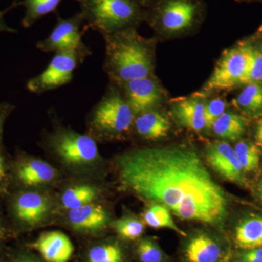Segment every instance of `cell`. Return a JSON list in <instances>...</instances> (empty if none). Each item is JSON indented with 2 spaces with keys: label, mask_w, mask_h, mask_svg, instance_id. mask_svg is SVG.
Returning <instances> with one entry per match:
<instances>
[{
  "label": "cell",
  "mask_w": 262,
  "mask_h": 262,
  "mask_svg": "<svg viewBox=\"0 0 262 262\" xmlns=\"http://www.w3.org/2000/svg\"><path fill=\"white\" fill-rule=\"evenodd\" d=\"M124 187L184 220L222 227L227 194L198 152L187 146L141 148L117 158Z\"/></svg>",
  "instance_id": "1"
},
{
  "label": "cell",
  "mask_w": 262,
  "mask_h": 262,
  "mask_svg": "<svg viewBox=\"0 0 262 262\" xmlns=\"http://www.w3.org/2000/svg\"><path fill=\"white\" fill-rule=\"evenodd\" d=\"M103 71L110 81L119 83L152 75L154 51L151 41L141 37L135 27L103 35Z\"/></svg>",
  "instance_id": "2"
},
{
  "label": "cell",
  "mask_w": 262,
  "mask_h": 262,
  "mask_svg": "<svg viewBox=\"0 0 262 262\" xmlns=\"http://www.w3.org/2000/svg\"><path fill=\"white\" fill-rule=\"evenodd\" d=\"M84 19L82 30L89 29L101 35L135 27L144 17L141 5L134 0H80Z\"/></svg>",
  "instance_id": "3"
},
{
  "label": "cell",
  "mask_w": 262,
  "mask_h": 262,
  "mask_svg": "<svg viewBox=\"0 0 262 262\" xmlns=\"http://www.w3.org/2000/svg\"><path fill=\"white\" fill-rule=\"evenodd\" d=\"M135 117L118 86L110 81L106 93L90 114L89 127L98 137H120L130 131Z\"/></svg>",
  "instance_id": "4"
},
{
  "label": "cell",
  "mask_w": 262,
  "mask_h": 262,
  "mask_svg": "<svg viewBox=\"0 0 262 262\" xmlns=\"http://www.w3.org/2000/svg\"><path fill=\"white\" fill-rule=\"evenodd\" d=\"M91 55L92 51L85 44L71 51L55 53L47 67L39 75L27 81V89L32 94L39 95L70 83L74 72Z\"/></svg>",
  "instance_id": "5"
},
{
  "label": "cell",
  "mask_w": 262,
  "mask_h": 262,
  "mask_svg": "<svg viewBox=\"0 0 262 262\" xmlns=\"http://www.w3.org/2000/svg\"><path fill=\"white\" fill-rule=\"evenodd\" d=\"M252 51L253 46L248 42L239 43L225 51L202 93L205 94L210 91L233 89L242 84L251 62Z\"/></svg>",
  "instance_id": "6"
},
{
  "label": "cell",
  "mask_w": 262,
  "mask_h": 262,
  "mask_svg": "<svg viewBox=\"0 0 262 262\" xmlns=\"http://www.w3.org/2000/svg\"><path fill=\"white\" fill-rule=\"evenodd\" d=\"M49 149L64 163L80 165L93 163L98 158L95 139L70 129L58 127L47 139Z\"/></svg>",
  "instance_id": "7"
},
{
  "label": "cell",
  "mask_w": 262,
  "mask_h": 262,
  "mask_svg": "<svg viewBox=\"0 0 262 262\" xmlns=\"http://www.w3.org/2000/svg\"><path fill=\"white\" fill-rule=\"evenodd\" d=\"M198 12L194 0H161L155 8L151 20L165 32H180L192 27Z\"/></svg>",
  "instance_id": "8"
},
{
  "label": "cell",
  "mask_w": 262,
  "mask_h": 262,
  "mask_svg": "<svg viewBox=\"0 0 262 262\" xmlns=\"http://www.w3.org/2000/svg\"><path fill=\"white\" fill-rule=\"evenodd\" d=\"M84 19L80 12L68 18L57 16L54 28L48 37L39 41L36 47L43 53H57L71 51L80 48L84 43L82 41Z\"/></svg>",
  "instance_id": "9"
},
{
  "label": "cell",
  "mask_w": 262,
  "mask_h": 262,
  "mask_svg": "<svg viewBox=\"0 0 262 262\" xmlns=\"http://www.w3.org/2000/svg\"><path fill=\"white\" fill-rule=\"evenodd\" d=\"M115 84L136 116L156 108L163 100V90L152 75Z\"/></svg>",
  "instance_id": "10"
},
{
  "label": "cell",
  "mask_w": 262,
  "mask_h": 262,
  "mask_svg": "<svg viewBox=\"0 0 262 262\" xmlns=\"http://www.w3.org/2000/svg\"><path fill=\"white\" fill-rule=\"evenodd\" d=\"M207 162L222 178L239 185H246L244 171L237 159L234 149L228 143L216 141L206 148Z\"/></svg>",
  "instance_id": "11"
},
{
  "label": "cell",
  "mask_w": 262,
  "mask_h": 262,
  "mask_svg": "<svg viewBox=\"0 0 262 262\" xmlns=\"http://www.w3.org/2000/svg\"><path fill=\"white\" fill-rule=\"evenodd\" d=\"M204 95L199 93L196 96L181 98L173 103L172 113L179 125L196 133L206 128Z\"/></svg>",
  "instance_id": "12"
},
{
  "label": "cell",
  "mask_w": 262,
  "mask_h": 262,
  "mask_svg": "<svg viewBox=\"0 0 262 262\" xmlns=\"http://www.w3.org/2000/svg\"><path fill=\"white\" fill-rule=\"evenodd\" d=\"M49 204L46 196L34 192L20 193L13 203L15 218L20 223L34 225L47 214Z\"/></svg>",
  "instance_id": "13"
},
{
  "label": "cell",
  "mask_w": 262,
  "mask_h": 262,
  "mask_svg": "<svg viewBox=\"0 0 262 262\" xmlns=\"http://www.w3.org/2000/svg\"><path fill=\"white\" fill-rule=\"evenodd\" d=\"M30 246L39 251L48 262H67L74 251L70 238L57 231L42 234Z\"/></svg>",
  "instance_id": "14"
},
{
  "label": "cell",
  "mask_w": 262,
  "mask_h": 262,
  "mask_svg": "<svg viewBox=\"0 0 262 262\" xmlns=\"http://www.w3.org/2000/svg\"><path fill=\"white\" fill-rule=\"evenodd\" d=\"M133 125L138 135L149 141L165 137L171 127L168 117L155 108L136 115Z\"/></svg>",
  "instance_id": "15"
},
{
  "label": "cell",
  "mask_w": 262,
  "mask_h": 262,
  "mask_svg": "<svg viewBox=\"0 0 262 262\" xmlns=\"http://www.w3.org/2000/svg\"><path fill=\"white\" fill-rule=\"evenodd\" d=\"M15 173L18 182L27 187L51 182L56 177V170L49 164L33 158L20 160Z\"/></svg>",
  "instance_id": "16"
},
{
  "label": "cell",
  "mask_w": 262,
  "mask_h": 262,
  "mask_svg": "<svg viewBox=\"0 0 262 262\" xmlns=\"http://www.w3.org/2000/svg\"><path fill=\"white\" fill-rule=\"evenodd\" d=\"M187 262H218L222 256L220 245L206 234H198L186 246Z\"/></svg>",
  "instance_id": "17"
},
{
  "label": "cell",
  "mask_w": 262,
  "mask_h": 262,
  "mask_svg": "<svg viewBox=\"0 0 262 262\" xmlns=\"http://www.w3.org/2000/svg\"><path fill=\"white\" fill-rule=\"evenodd\" d=\"M70 225L81 231H96L103 228L108 222L107 213L101 206L89 204L71 210L68 214Z\"/></svg>",
  "instance_id": "18"
},
{
  "label": "cell",
  "mask_w": 262,
  "mask_h": 262,
  "mask_svg": "<svg viewBox=\"0 0 262 262\" xmlns=\"http://www.w3.org/2000/svg\"><path fill=\"white\" fill-rule=\"evenodd\" d=\"M234 241L245 250L262 247V217L250 215L243 219L236 226Z\"/></svg>",
  "instance_id": "19"
},
{
  "label": "cell",
  "mask_w": 262,
  "mask_h": 262,
  "mask_svg": "<svg viewBox=\"0 0 262 262\" xmlns=\"http://www.w3.org/2000/svg\"><path fill=\"white\" fill-rule=\"evenodd\" d=\"M211 129L221 139L235 141L244 135L246 120L237 114L225 112L213 122Z\"/></svg>",
  "instance_id": "20"
},
{
  "label": "cell",
  "mask_w": 262,
  "mask_h": 262,
  "mask_svg": "<svg viewBox=\"0 0 262 262\" xmlns=\"http://www.w3.org/2000/svg\"><path fill=\"white\" fill-rule=\"evenodd\" d=\"M245 89L234 100V105L246 116L257 117L262 115V83L246 84Z\"/></svg>",
  "instance_id": "21"
},
{
  "label": "cell",
  "mask_w": 262,
  "mask_h": 262,
  "mask_svg": "<svg viewBox=\"0 0 262 262\" xmlns=\"http://www.w3.org/2000/svg\"><path fill=\"white\" fill-rule=\"evenodd\" d=\"M63 0H23L15 3L10 8L17 6L25 8V15L22 19V26L26 29L30 28L39 19L49 13L56 11ZM78 3L80 0H75Z\"/></svg>",
  "instance_id": "22"
},
{
  "label": "cell",
  "mask_w": 262,
  "mask_h": 262,
  "mask_svg": "<svg viewBox=\"0 0 262 262\" xmlns=\"http://www.w3.org/2000/svg\"><path fill=\"white\" fill-rule=\"evenodd\" d=\"M143 218L149 227L172 229L183 237H187V234L174 223L170 211L166 207L159 204L152 205L144 211Z\"/></svg>",
  "instance_id": "23"
},
{
  "label": "cell",
  "mask_w": 262,
  "mask_h": 262,
  "mask_svg": "<svg viewBox=\"0 0 262 262\" xmlns=\"http://www.w3.org/2000/svg\"><path fill=\"white\" fill-rule=\"evenodd\" d=\"M96 198V189L82 184L67 189L62 195L61 202L66 209L71 211L91 203Z\"/></svg>",
  "instance_id": "24"
},
{
  "label": "cell",
  "mask_w": 262,
  "mask_h": 262,
  "mask_svg": "<svg viewBox=\"0 0 262 262\" xmlns=\"http://www.w3.org/2000/svg\"><path fill=\"white\" fill-rule=\"evenodd\" d=\"M237 159L244 172L256 170L259 165L260 155L257 146L249 141H239L234 149Z\"/></svg>",
  "instance_id": "25"
},
{
  "label": "cell",
  "mask_w": 262,
  "mask_h": 262,
  "mask_svg": "<svg viewBox=\"0 0 262 262\" xmlns=\"http://www.w3.org/2000/svg\"><path fill=\"white\" fill-rule=\"evenodd\" d=\"M113 227L120 237L129 241L139 238L144 231V223L130 217H125L115 221Z\"/></svg>",
  "instance_id": "26"
},
{
  "label": "cell",
  "mask_w": 262,
  "mask_h": 262,
  "mask_svg": "<svg viewBox=\"0 0 262 262\" xmlns=\"http://www.w3.org/2000/svg\"><path fill=\"white\" fill-rule=\"evenodd\" d=\"M89 262H122L121 250L116 245H101L91 248Z\"/></svg>",
  "instance_id": "27"
},
{
  "label": "cell",
  "mask_w": 262,
  "mask_h": 262,
  "mask_svg": "<svg viewBox=\"0 0 262 262\" xmlns=\"http://www.w3.org/2000/svg\"><path fill=\"white\" fill-rule=\"evenodd\" d=\"M138 256L142 262H164L165 256L159 246L149 239L139 241L136 248Z\"/></svg>",
  "instance_id": "28"
},
{
  "label": "cell",
  "mask_w": 262,
  "mask_h": 262,
  "mask_svg": "<svg viewBox=\"0 0 262 262\" xmlns=\"http://www.w3.org/2000/svg\"><path fill=\"white\" fill-rule=\"evenodd\" d=\"M262 82V48L253 46L252 57L242 84Z\"/></svg>",
  "instance_id": "29"
},
{
  "label": "cell",
  "mask_w": 262,
  "mask_h": 262,
  "mask_svg": "<svg viewBox=\"0 0 262 262\" xmlns=\"http://www.w3.org/2000/svg\"><path fill=\"white\" fill-rule=\"evenodd\" d=\"M227 103L222 98H214L206 103L205 106V121L206 128L209 130L213 122L225 112Z\"/></svg>",
  "instance_id": "30"
},
{
  "label": "cell",
  "mask_w": 262,
  "mask_h": 262,
  "mask_svg": "<svg viewBox=\"0 0 262 262\" xmlns=\"http://www.w3.org/2000/svg\"><path fill=\"white\" fill-rule=\"evenodd\" d=\"M15 106L11 103L8 102L0 103V149L2 148V141H3V125L5 120L9 116L10 113L14 110Z\"/></svg>",
  "instance_id": "31"
},
{
  "label": "cell",
  "mask_w": 262,
  "mask_h": 262,
  "mask_svg": "<svg viewBox=\"0 0 262 262\" xmlns=\"http://www.w3.org/2000/svg\"><path fill=\"white\" fill-rule=\"evenodd\" d=\"M6 179L7 169L6 165H5V157L0 151V188L3 187Z\"/></svg>",
  "instance_id": "32"
},
{
  "label": "cell",
  "mask_w": 262,
  "mask_h": 262,
  "mask_svg": "<svg viewBox=\"0 0 262 262\" xmlns=\"http://www.w3.org/2000/svg\"><path fill=\"white\" fill-rule=\"evenodd\" d=\"M5 12L0 10V32L17 33L16 29L11 28L6 24L4 19Z\"/></svg>",
  "instance_id": "33"
},
{
  "label": "cell",
  "mask_w": 262,
  "mask_h": 262,
  "mask_svg": "<svg viewBox=\"0 0 262 262\" xmlns=\"http://www.w3.org/2000/svg\"><path fill=\"white\" fill-rule=\"evenodd\" d=\"M241 260L244 262H262L261 258H258L255 257V256H251L247 251L243 253L242 254H241Z\"/></svg>",
  "instance_id": "34"
},
{
  "label": "cell",
  "mask_w": 262,
  "mask_h": 262,
  "mask_svg": "<svg viewBox=\"0 0 262 262\" xmlns=\"http://www.w3.org/2000/svg\"><path fill=\"white\" fill-rule=\"evenodd\" d=\"M256 137L258 145L262 149V119L258 122L256 127Z\"/></svg>",
  "instance_id": "35"
},
{
  "label": "cell",
  "mask_w": 262,
  "mask_h": 262,
  "mask_svg": "<svg viewBox=\"0 0 262 262\" xmlns=\"http://www.w3.org/2000/svg\"><path fill=\"white\" fill-rule=\"evenodd\" d=\"M258 192H259L260 196L262 199V179L258 184Z\"/></svg>",
  "instance_id": "36"
},
{
  "label": "cell",
  "mask_w": 262,
  "mask_h": 262,
  "mask_svg": "<svg viewBox=\"0 0 262 262\" xmlns=\"http://www.w3.org/2000/svg\"><path fill=\"white\" fill-rule=\"evenodd\" d=\"M134 1H135L136 3H137L139 5H142L144 4V3H146L147 0H134Z\"/></svg>",
  "instance_id": "37"
},
{
  "label": "cell",
  "mask_w": 262,
  "mask_h": 262,
  "mask_svg": "<svg viewBox=\"0 0 262 262\" xmlns=\"http://www.w3.org/2000/svg\"><path fill=\"white\" fill-rule=\"evenodd\" d=\"M3 227H2L1 224H0V238H1L2 235H3Z\"/></svg>",
  "instance_id": "38"
},
{
  "label": "cell",
  "mask_w": 262,
  "mask_h": 262,
  "mask_svg": "<svg viewBox=\"0 0 262 262\" xmlns=\"http://www.w3.org/2000/svg\"><path fill=\"white\" fill-rule=\"evenodd\" d=\"M16 262H35V261H32V260L23 259V260H20V261H18Z\"/></svg>",
  "instance_id": "39"
},
{
  "label": "cell",
  "mask_w": 262,
  "mask_h": 262,
  "mask_svg": "<svg viewBox=\"0 0 262 262\" xmlns=\"http://www.w3.org/2000/svg\"><path fill=\"white\" fill-rule=\"evenodd\" d=\"M234 262H244V261H243L242 260H241V261H235Z\"/></svg>",
  "instance_id": "40"
}]
</instances>
